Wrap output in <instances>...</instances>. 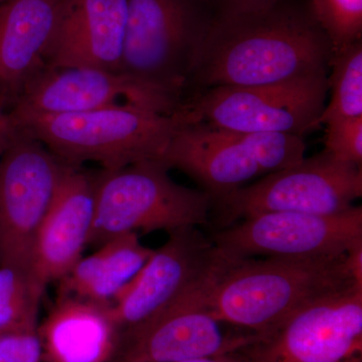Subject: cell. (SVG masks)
Segmentation results:
<instances>
[{"instance_id":"obj_14","label":"cell","mask_w":362,"mask_h":362,"mask_svg":"<svg viewBox=\"0 0 362 362\" xmlns=\"http://www.w3.org/2000/svg\"><path fill=\"white\" fill-rule=\"evenodd\" d=\"M99 171L64 164L51 204L40 226L30 275L45 292L83 257L95 218Z\"/></svg>"},{"instance_id":"obj_18","label":"cell","mask_w":362,"mask_h":362,"mask_svg":"<svg viewBox=\"0 0 362 362\" xmlns=\"http://www.w3.org/2000/svg\"><path fill=\"white\" fill-rule=\"evenodd\" d=\"M44 362H113L123 331L111 304L59 296L37 327Z\"/></svg>"},{"instance_id":"obj_7","label":"cell","mask_w":362,"mask_h":362,"mask_svg":"<svg viewBox=\"0 0 362 362\" xmlns=\"http://www.w3.org/2000/svg\"><path fill=\"white\" fill-rule=\"evenodd\" d=\"M242 362H361L362 285L305 305L232 352Z\"/></svg>"},{"instance_id":"obj_10","label":"cell","mask_w":362,"mask_h":362,"mask_svg":"<svg viewBox=\"0 0 362 362\" xmlns=\"http://www.w3.org/2000/svg\"><path fill=\"white\" fill-rule=\"evenodd\" d=\"M64 164L42 143L14 129L0 157V267L30 273L37 233Z\"/></svg>"},{"instance_id":"obj_15","label":"cell","mask_w":362,"mask_h":362,"mask_svg":"<svg viewBox=\"0 0 362 362\" xmlns=\"http://www.w3.org/2000/svg\"><path fill=\"white\" fill-rule=\"evenodd\" d=\"M133 105L173 115L125 74L94 68L45 69L26 86L9 117L62 115Z\"/></svg>"},{"instance_id":"obj_28","label":"cell","mask_w":362,"mask_h":362,"mask_svg":"<svg viewBox=\"0 0 362 362\" xmlns=\"http://www.w3.org/2000/svg\"><path fill=\"white\" fill-rule=\"evenodd\" d=\"M4 0H0V4H1L2 2H4Z\"/></svg>"},{"instance_id":"obj_9","label":"cell","mask_w":362,"mask_h":362,"mask_svg":"<svg viewBox=\"0 0 362 362\" xmlns=\"http://www.w3.org/2000/svg\"><path fill=\"white\" fill-rule=\"evenodd\" d=\"M362 195V169L325 151L252 185L213 197L223 228L240 218L266 213L335 214L349 211Z\"/></svg>"},{"instance_id":"obj_16","label":"cell","mask_w":362,"mask_h":362,"mask_svg":"<svg viewBox=\"0 0 362 362\" xmlns=\"http://www.w3.org/2000/svg\"><path fill=\"white\" fill-rule=\"evenodd\" d=\"M66 0L0 4V106L8 113L26 86L47 68Z\"/></svg>"},{"instance_id":"obj_24","label":"cell","mask_w":362,"mask_h":362,"mask_svg":"<svg viewBox=\"0 0 362 362\" xmlns=\"http://www.w3.org/2000/svg\"><path fill=\"white\" fill-rule=\"evenodd\" d=\"M0 362H44L37 328L0 335Z\"/></svg>"},{"instance_id":"obj_4","label":"cell","mask_w":362,"mask_h":362,"mask_svg":"<svg viewBox=\"0 0 362 362\" xmlns=\"http://www.w3.org/2000/svg\"><path fill=\"white\" fill-rule=\"evenodd\" d=\"M213 7L211 0H127L121 73L173 113L187 99Z\"/></svg>"},{"instance_id":"obj_23","label":"cell","mask_w":362,"mask_h":362,"mask_svg":"<svg viewBox=\"0 0 362 362\" xmlns=\"http://www.w3.org/2000/svg\"><path fill=\"white\" fill-rule=\"evenodd\" d=\"M325 149L333 159L349 165L362 163V117L326 124Z\"/></svg>"},{"instance_id":"obj_11","label":"cell","mask_w":362,"mask_h":362,"mask_svg":"<svg viewBox=\"0 0 362 362\" xmlns=\"http://www.w3.org/2000/svg\"><path fill=\"white\" fill-rule=\"evenodd\" d=\"M211 240L233 258L339 256L362 245V209L335 214H256L214 233Z\"/></svg>"},{"instance_id":"obj_5","label":"cell","mask_w":362,"mask_h":362,"mask_svg":"<svg viewBox=\"0 0 362 362\" xmlns=\"http://www.w3.org/2000/svg\"><path fill=\"white\" fill-rule=\"evenodd\" d=\"M168 169L161 160H145L99 170L89 245L100 247L124 233H169L204 225L213 197L206 190L178 185Z\"/></svg>"},{"instance_id":"obj_19","label":"cell","mask_w":362,"mask_h":362,"mask_svg":"<svg viewBox=\"0 0 362 362\" xmlns=\"http://www.w3.org/2000/svg\"><path fill=\"white\" fill-rule=\"evenodd\" d=\"M153 251L141 244L138 233L117 235L90 256L78 259L59 281V296L111 304L139 273Z\"/></svg>"},{"instance_id":"obj_21","label":"cell","mask_w":362,"mask_h":362,"mask_svg":"<svg viewBox=\"0 0 362 362\" xmlns=\"http://www.w3.org/2000/svg\"><path fill=\"white\" fill-rule=\"evenodd\" d=\"M44 293L28 272L0 267V335L39 327Z\"/></svg>"},{"instance_id":"obj_6","label":"cell","mask_w":362,"mask_h":362,"mask_svg":"<svg viewBox=\"0 0 362 362\" xmlns=\"http://www.w3.org/2000/svg\"><path fill=\"white\" fill-rule=\"evenodd\" d=\"M305 150L302 136L242 132L187 121L175 131L161 161L187 173L216 197L245 187L257 176L299 163Z\"/></svg>"},{"instance_id":"obj_27","label":"cell","mask_w":362,"mask_h":362,"mask_svg":"<svg viewBox=\"0 0 362 362\" xmlns=\"http://www.w3.org/2000/svg\"><path fill=\"white\" fill-rule=\"evenodd\" d=\"M180 362H242L238 357L230 354H223L211 357H202V358L190 359V361Z\"/></svg>"},{"instance_id":"obj_26","label":"cell","mask_w":362,"mask_h":362,"mask_svg":"<svg viewBox=\"0 0 362 362\" xmlns=\"http://www.w3.org/2000/svg\"><path fill=\"white\" fill-rule=\"evenodd\" d=\"M14 129L9 120L8 113L0 106V157L13 138Z\"/></svg>"},{"instance_id":"obj_25","label":"cell","mask_w":362,"mask_h":362,"mask_svg":"<svg viewBox=\"0 0 362 362\" xmlns=\"http://www.w3.org/2000/svg\"><path fill=\"white\" fill-rule=\"evenodd\" d=\"M216 13H242L263 11L280 0H211Z\"/></svg>"},{"instance_id":"obj_13","label":"cell","mask_w":362,"mask_h":362,"mask_svg":"<svg viewBox=\"0 0 362 362\" xmlns=\"http://www.w3.org/2000/svg\"><path fill=\"white\" fill-rule=\"evenodd\" d=\"M213 278L124 331L113 362H180L223 356L240 346L250 332L223 330L225 323L207 307V288Z\"/></svg>"},{"instance_id":"obj_1","label":"cell","mask_w":362,"mask_h":362,"mask_svg":"<svg viewBox=\"0 0 362 362\" xmlns=\"http://www.w3.org/2000/svg\"><path fill=\"white\" fill-rule=\"evenodd\" d=\"M331 58L330 40L310 6L280 0L263 11L216 13L189 89L283 82L328 71Z\"/></svg>"},{"instance_id":"obj_12","label":"cell","mask_w":362,"mask_h":362,"mask_svg":"<svg viewBox=\"0 0 362 362\" xmlns=\"http://www.w3.org/2000/svg\"><path fill=\"white\" fill-rule=\"evenodd\" d=\"M226 259L197 226L169 233L168 242L154 250L112 302L117 323L124 332L144 322L176 298L213 278Z\"/></svg>"},{"instance_id":"obj_17","label":"cell","mask_w":362,"mask_h":362,"mask_svg":"<svg viewBox=\"0 0 362 362\" xmlns=\"http://www.w3.org/2000/svg\"><path fill=\"white\" fill-rule=\"evenodd\" d=\"M127 0H66L47 69L121 73Z\"/></svg>"},{"instance_id":"obj_8","label":"cell","mask_w":362,"mask_h":362,"mask_svg":"<svg viewBox=\"0 0 362 362\" xmlns=\"http://www.w3.org/2000/svg\"><path fill=\"white\" fill-rule=\"evenodd\" d=\"M328 71L250 87L197 90L182 106L188 122L204 121L242 132L303 136L318 127L328 94Z\"/></svg>"},{"instance_id":"obj_3","label":"cell","mask_w":362,"mask_h":362,"mask_svg":"<svg viewBox=\"0 0 362 362\" xmlns=\"http://www.w3.org/2000/svg\"><path fill=\"white\" fill-rule=\"evenodd\" d=\"M9 120L13 129L42 143L64 163L81 166L97 162L105 170L161 160L175 131L188 121L182 111L168 115L133 105Z\"/></svg>"},{"instance_id":"obj_20","label":"cell","mask_w":362,"mask_h":362,"mask_svg":"<svg viewBox=\"0 0 362 362\" xmlns=\"http://www.w3.org/2000/svg\"><path fill=\"white\" fill-rule=\"evenodd\" d=\"M329 69L327 84L330 99L319 118L318 126L362 117V40L333 54Z\"/></svg>"},{"instance_id":"obj_2","label":"cell","mask_w":362,"mask_h":362,"mask_svg":"<svg viewBox=\"0 0 362 362\" xmlns=\"http://www.w3.org/2000/svg\"><path fill=\"white\" fill-rule=\"evenodd\" d=\"M362 285V245L339 256L233 258L207 288L209 311L221 322L265 332L319 298Z\"/></svg>"},{"instance_id":"obj_22","label":"cell","mask_w":362,"mask_h":362,"mask_svg":"<svg viewBox=\"0 0 362 362\" xmlns=\"http://www.w3.org/2000/svg\"><path fill=\"white\" fill-rule=\"evenodd\" d=\"M310 8L332 54L362 40V0H311Z\"/></svg>"}]
</instances>
